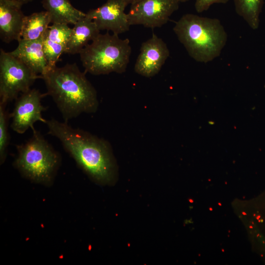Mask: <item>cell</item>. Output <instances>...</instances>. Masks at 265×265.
<instances>
[{"instance_id": "obj_1", "label": "cell", "mask_w": 265, "mask_h": 265, "mask_svg": "<svg viewBox=\"0 0 265 265\" xmlns=\"http://www.w3.org/2000/svg\"><path fill=\"white\" fill-rule=\"evenodd\" d=\"M48 134L55 137L79 167L96 182L106 184L116 176V165L109 142L67 122L47 120Z\"/></svg>"}, {"instance_id": "obj_2", "label": "cell", "mask_w": 265, "mask_h": 265, "mask_svg": "<svg viewBox=\"0 0 265 265\" xmlns=\"http://www.w3.org/2000/svg\"><path fill=\"white\" fill-rule=\"evenodd\" d=\"M64 121L83 113H95L99 106L97 91L76 63L49 69L41 76Z\"/></svg>"}, {"instance_id": "obj_3", "label": "cell", "mask_w": 265, "mask_h": 265, "mask_svg": "<svg viewBox=\"0 0 265 265\" xmlns=\"http://www.w3.org/2000/svg\"><path fill=\"white\" fill-rule=\"evenodd\" d=\"M173 30L189 55L199 62L207 63L218 57L228 39L219 19L194 14L183 15Z\"/></svg>"}, {"instance_id": "obj_4", "label": "cell", "mask_w": 265, "mask_h": 265, "mask_svg": "<svg viewBox=\"0 0 265 265\" xmlns=\"http://www.w3.org/2000/svg\"><path fill=\"white\" fill-rule=\"evenodd\" d=\"M132 53L129 39L119 35L100 33L80 53L85 72L94 75L121 74L127 68Z\"/></svg>"}, {"instance_id": "obj_5", "label": "cell", "mask_w": 265, "mask_h": 265, "mask_svg": "<svg viewBox=\"0 0 265 265\" xmlns=\"http://www.w3.org/2000/svg\"><path fill=\"white\" fill-rule=\"evenodd\" d=\"M25 143L17 145L15 166L26 178L43 184L50 183L59 167V153L35 128Z\"/></svg>"}, {"instance_id": "obj_6", "label": "cell", "mask_w": 265, "mask_h": 265, "mask_svg": "<svg viewBox=\"0 0 265 265\" xmlns=\"http://www.w3.org/2000/svg\"><path fill=\"white\" fill-rule=\"evenodd\" d=\"M40 76L10 52L2 49L0 53V103L6 104L16 100L19 93L30 89Z\"/></svg>"}, {"instance_id": "obj_7", "label": "cell", "mask_w": 265, "mask_h": 265, "mask_svg": "<svg viewBox=\"0 0 265 265\" xmlns=\"http://www.w3.org/2000/svg\"><path fill=\"white\" fill-rule=\"evenodd\" d=\"M179 3V0H137L131 4L127 13L130 25L160 27L178 9Z\"/></svg>"}, {"instance_id": "obj_8", "label": "cell", "mask_w": 265, "mask_h": 265, "mask_svg": "<svg viewBox=\"0 0 265 265\" xmlns=\"http://www.w3.org/2000/svg\"><path fill=\"white\" fill-rule=\"evenodd\" d=\"M47 96L35 88L30 89L15 100L10 118L11 129L19 134L25 133L28 129H34V124L40 121L46 123L42 112L46 109L41 104L42 99Z\"/></svg>"}, {"instance_id": "obj_9", "label": "cell", "mask_w": 265, "mask_h": 265, "mask_svg": "<svg viewBox=\"0 0 265 265\" xmlns=\"http://www.w3.org/2000/svg\"><path fill=\"white\" fill-rule=\"evenodd\" d=\"M126 0H107L101 6L89 10L87 17L92 20L99 30L120 34L128 31L130 25L125 8Z\"/></svg>"}, {"instance_id": "obj_10", "label": "cell", "mask_w": 265, "mask_h": 265, "mask_svg": "<svg viewBox=\"0 0 265 265\" xmlns=\"http://www.w3.org/2000/svg\"><path fill=\"white\" fill-rule=\"evenodd\" d=\"M169 55L165 42L153 33L142 43L134 64V71L143 77H153L159 73Z\"/></svg>"}, {"instance_id": "obj_11", "label": "cell", "mask_w": 265, "mask_h": 265, "mask_svg": "<svg viewBox=\"0 0 265 265\" xmlns=\"http://www.w3.org/2000/svg\"><path fill=\"white\" fill-rule=\"evenodd\" d=\"M16 0H0V38L5 43L21 39L25 15Z\"/></svg>"}, {"instance_id": "obj_12", "label": "cell", "mask_w": 265, "mask_h": 265, "mask_svg": "<svg viewBox=\"0 0 265 265\" xmlns=\"http://www.w3.org/2000/svg\"><path fill=\"white\" fill-rule=\"evenodd\" d=\"M43 38L34 40L21 39L18 41L17 47L10 52L40 78L49 69L43 50Z\"/></svg>"}, {"instance_id": "obj_13", "label": "cell", "mask_w": 265, "mask_h": 265, "mask_svg": "<svg viewBox=\"0 0 265 265\" xmlns=\"http://www.w3.org/2000/svg\"><path fill=\"white\" fill-rule=\"evenodd\" d=\"M100 33V30L96 23L85 15L74 25L65 53L72 54L80 53L89 42Z\"/></svg>"}, {"instance_id": "obj_14", "label": "cell", "mask_w": 265, "mask_h": 265, "mask_svg": "<svg viewBox=\"0 0 265 265\" xmlns=\"http://www.w3.org/2000/svg\"><path fill=\"white\" fill-rule=\"evenodd\" d=\"M43 7L50 15L52 23L73 25L86 13L75 8L69 0H42Z\"/></svg>"}, {"instance_id": "obj_15", "label": "cell", "mask_w": 265, "mask_h": 265, "mask_svg": "<svg viewBox=\"0 0 265 265\" xmlns=\"http://www.w3.org/2000/svg\"><path fill=\"white\" fill-rule=\"evenodd\" d=\"M51 23V17L47 11L34 12L28 16H25L21 39L34 40L43 38Z\"/></svg>"}, {"instance_id": "obj_16", "label": "cell", "mask_w": 265, "mask_h": 265, "mask_svg": "<svg viewBox=\"0 0 265 265\" xmlns=\"http://www.w3.org/2000/svg\"><path fill=\"white\" fill-rule=\"evenodd\" d=\"M264 0H234L235 11L253 29L260 24V15Z\"/></svg>"}, {"instance_id": "obj_17", "label": "cell", "mask_w": 265, "mask_h": 265, "mask_svg": "<svg viewBox=\"0 0 265 265\" xmlns=\"http://www.w3.org/2000/svg\"><path fill=\"white\" fill-rule=\"evenodd\" d=\"M6 104L0 103V161L2 164L6 158L9 143L8 132L10 113L6 109Z\"/></svg>"}, {"instance_id": "obj_18", "label": "cell", "mask_w": 265, "mask_h": 265, "mask_svg": "<svg viewBox=\"0 0 265 265\" xmlns=\"http://www.w3.org/2000/svg\"><path fill=\"white\" fill-rule=\"evenodd\" d=\"M72 32V28L66 23H53L49 26L44 37L66 48Z\"/></svg>"}, {"instance_id": "obj_19", "label": "cell", "mask_w": 265, "mask_h": 265, "mask_svg": "<svg viewBox=\"0 0 265 265\" xmlns=\"http://www.w3.org/2000/svg\"><path fill=\"white\" fill-rule=\"evenodd\" d=\"M66 48L64 46L53 42L44 37L43 50L49 69L56 66L59 57L65 53Z\"/></svg>"}, {"instance_id": "obj_20", "label": "cell", "mask_w": 265, "mask_h": 265, "mask_svg": "<svg viewBox=\"0 0 265 265\" xmlns=\"http://www.w3.org/2000/svg\"><path fill=\"white\" fill-rule=\"evenodd\" d=\"M230 0H196L194 4L195 10L201 13L209 9L210 6L215 3H226Z\"/></svg>"}, {"instance_id": "obj_21", "label": "cell", "mask_w": 265, "mask_h": 265, "mask_svg": "<svg viewBox=\"0 0 265 265\" xmlns=\"http://www.w3.org/2000/svg\"><path fill=\"white\" fill-rule=\"evenodd\" d=\"M16 0L19 1L20 2H21L23 4H24L25 3L30 2V1H32V0Z\"/></svg>"}, {"instance_id": "obj_22", "label": "cell", "mask_w": 265, "mask_h": 265, "mask_svg": "<svg viewBox=\"0 0 265 265\" xmlns=\"http://www.w3.org/2000/svg\"><path fill=\"white\" fill-rule=\"evenodd\" d=\"M137 0H126L127 3H128V4H132L133 3V2H134L135 1H137Z\"/></svg>"}, {"instance_id": "obj_23", "label": "cell", "mask_w": 265, "mask_h": 265, "mask_svg": "<svg viewBox=\"0 0 265 265\" xmlns=\"http://www.w3.org/2000/svg\"><path fill=\"white\" fill-rule=\"evenodd\" d=\"M189 0H179L180 2H187V1H189Z\"/></svg>"}]
</instances>
